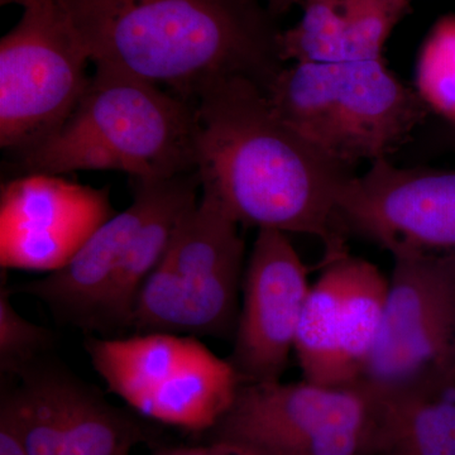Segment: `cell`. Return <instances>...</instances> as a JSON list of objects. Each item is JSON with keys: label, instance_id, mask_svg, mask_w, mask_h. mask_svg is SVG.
I'll use <instances>...</instances> for the list:
<instances>
[{"label": "cell", "instance_id": "1", "mask_svg": "<svg viewBox=\"0 0 455 455\" xmlns=\"http://www.w3.org/2000/svg\"><path fill=\"white\" fill-rule=\"evenodd\" d=\"M196 171L238 224L322 239L324 262L348 253L337 221L353 167L334 160L281 118L265 90L230 77L196 100Z\"/></svg>", "mask_w": 455, "mask_h": 455}, {"label": "cell", "instance_id": "2", "mask_svg": "<svg viewBox=\"0 0 455 455\" xmlns=\"http://www.w3.org/2000/svg\"><path fill=\"white\" fill-rule=\"evenodd\" d=\"M92 64L196 103L247 77L263 90L283 68L280 29L263 0H65Z\"/></svg>", "mask_w": 455, "mask_h": 455}, {"label": "cell", "instance_id": "3", "mask_svg": "<svg viewBox=\"0 0 455 455\" xmlns=\"http://www.w3.org/2000/svg\"><path fill=\"white\" fill-rule=\"evenodd\" d=\"M196 107L133 75L95 66L70 116L14 155L20 175L119 171L137 181L196 172Z\"/></svg>", "mask_w": 455, "mask_h": 455}, {"label": "cell", "instance_id": "4", "mask_svg": "<svg viewBox=\"0 0 455 455\" xmlns=\"http://www.w3.org/2000/svg\"><path fill=\"white\" fill-rule=\"evenodd\" d=\"M266 95L293 130L350 167L387 158L429 110L383 59L283 66Z\"/></svg>", "mask_w": 455, "mask_h": 455}, {"label": "cell", "instance_id": "5", "mask_svg": "<svg viewBox=\"0 0 455 455\" xmlns=\"http://www.w3.org/2000/svg\"><path fill=\"white\" fill-rule=\"evenodd\" d=\"M238 226L220 200L202 188L140 287L131 326L142 333L235 338L244 275Z\"/></svg>", "mask_w": 455, "mask_h": 455}, {"label": "cell", "instance_id": "6", "mask_svg": "<svg viewBox=\"0 0 455 455\" xmlns=\"http://www.w3.org/2000/svg\"><path fill=\"white\" fill-rule=\"evenodd\" d=\"M377 416L362 381L241 383L209 442L244 455H370Z\"/></svg>", "mask_w": 455, "mask_h": 455}, {"label": "cell", "instance_id": "7", "mask_svg": "<svg viewBox=\"0 0 455 455\" xmlns=\"http://www.w3.org/2000/svg\"><path fill=\"white\" fill-rule=\"evenodd\" d=\"M22 16L0 41V146L12 155L52 133L83 97L92 64L65 0H0Z\"/></svg>", "mask_w": 455, "mask_h": 455}, {"label": "cell", "instance_id": "8", "mask_svg": "<svg viewBox=\"0 0 455 455\" xmlns=\"http://www.w3.org/2000/svg\"><path fill=\"white\" fill-rule=\"evenodd\" d=\"M86 349L110 392L145 418L179 429L211 430L241 385L230 362L193 335L92 338Z\"/></svg>", "mask_w": 455, "mask_h": 455}, {"label": "cell", "instance_id": "9", "mask_svg": "<svg viewBox=\"0 0 455 455\" xmlns=\"http://www.w3.org/2000/svg\"><path fill=\"white\" fill-rule=\"evenodd\" d=\"M361 379L377 396L455 390V253L398 252Z\"/></svg>", "mask_w": 455, "mask_h": 455}, {"label": "cell", "instance_id": "10", "mask_svg": "<svg viewBox=\"0 0 455 455\" xmlns=\"http://www.w3.org/2000/svg\"><path fill=\"white\" fill-rule=\"evenodd\" d=\"M337 221L344 235L391 254L455 253V171L401 169L382 158L341 190Z\"/></svg>", "mask_w": 455, "mask_h": 455}, {"label": "cell", "instance_id": "11", "mask_svg": "<svg viewBox=\"0 0 455 455\" xmlns=\"http://www.w3.org/2000/svg\"><path fill=\"white\" fill-rule=\"evenodd\" d=\"M114 214L107 188L60 175H20L0 193V265L57 271Z\"/></svg>", "mask_w": 455, "mask_h": 455}, {"label": "cell", "instance_id": "12", "mask_svg": "<svg viewBox=\"0 0 455 455\" xmlns=\"http://www.w3.org/2000/svg\"><path fill=\"white\" fill-rule=\"evenodd\" d=\"M307 269L286 233L260 229L244 268L235 346L241 383L281 381L309 293Z\"/></svg>", "mask_w": 455, "mask_h": 455}, {"label": "cell", "instance_id": "13", "mask_svg": "<svg viewBox=\"0 0 455 455\" xmlns=\"http://www.w3.org/2000/svg\"><path fill=\"white\" fill-rule=\"evenodd\" d=\"M155 184L136 180L131 205L99 228L64 267L9 290L44 301L59 319L84 329H99L116 275L151 209Z\"/></svg>", "mask_w": 455, "mask_h": 455}, {"label": "cell", "instance_id": "14", "mask_svg": "<svg viewBox=\"0 0 455 455\" xmlns=\"http://www.w3.org/2000/svg\"><path fill=\"white\" fill-rule=\"evenodd\" d=\"M300 7L301 20L278 36L283 64L382 59L390 20L379 0H304Z\"/></svg>", "mask_w": 455, "mask_h": 455}, {"label": "cell", "instance_id": "15", "mask_svg": "<svg viewBox=\"0 0 455 455\" xmlns=\"http://www.w3.org/2000/svg\"><path fill=\"white\" fill-rule=\"evenodd\" d=\"M199 188H202V182L197 171L156 181L151 209L116 275L101 313L99 329L131 326L140 287L164 259L182 217L199 200Z\"/></svg>", "mask_w": 455, "mask_h": 455}, {"label": "cell", "instance_id": "16", "mask_svg": "<svg viewBox=\"0 0 455 455\" xmlns=\"http://www.w3.org/2000/svg\"><path fill=\"white\" fill-rule=\"evenodd\" d=\"M146 438L136 419L60 368L56 433L46 455H131Z\"/></svg>", "mask_w": 455, "mask_h": 455}, {"label": "cell", "instance_id": "17", "mask_svg": "<svg viewBox=\"0 0 455 455\" xmlns=\"http://www.w3.org/2000/svg\"><path fill=\"white\" fill-rule=\"evenodd\" d=\"M370 455H455V390H407L377 396Z\"/></svg>", "mask_w": 455, "mask_h": 455}, {"label": "cell", "instance_id": "18", "mask_svg": "<svg viewBox=\"0 0 455 455\" xmlns=\"http://www.w3.org/2000/svg\"><path fill=\"white\" fill-rule=\"evenodd\" d=\"M347 254L325 263L322 276L311 284L296 331L293 350L304 379L317 385H349L340 358V307Z\"/></svg>", "mask_w": 455, "mask_h": 455}, {"label": "cell", "instance_id": "19", "mask_svg": "<svg viewBox=\"0 0 455 455\" xmlns=\"http://www.w3.org/2000/svg\"><path fill=\"white\" fill-rule=\"evenodd\" d=\"M340 307V358L347 383L357 382L376 348L385 319L388 281L366 259L347 254Z\"/></svg>", "mask_w": 455, "mask_h": 455}, {"label": "cell", "instance_id": "20", "mask_svg": "<svg viewBox=\"0 0 455 455\" xmlns=\"http://www.w3.org/2000/svg\"><path fill=\"white\" fill-rule=\"evenodd\" d=\"M416 92L429 110L455 123V16L436 20L425 38L415 71Z\"/></svg>", "mask_w": 455, "mask_h": 455}, {"label": "cell", "instance_id": "21", "mask_svg": "<svg viewBox=\"0 0 455 455\" xmlns=\"http://www.w3.org/2000/svg\"><path fill=\"white\" fill-rule=\"evenodd\" d=\"M7 283L0 284V368L17 374L46 352L52 339L47 329L25 319L11 302Z\"/></svg>", "mask_w": 455, "mask_h": 455}, {"label": "cell", "instance_id": "22", "mask_svg": "<svg viewBox=\"0 0 455 455\" xmlns=\"http://www.w3.org/2000/svg\"><path fill=\"white\" fill-rule=\"evenodd\" d=\"M0 455H29L16 415L4 394L0 403Z\"/></svg>", "mask_w": 455, "mask_h": 455}, {"label": "cell", "instance_id": "23", "mask_svg": "<svg viewBox=\"0 0 455 455\" xmlns=\"http://www.w3.org/2000/svg\"><path fill=\"white\" fill-rule=\"evenodd\" d=\"M155 455H244L235 449L227 447L220 443L209 442L205 445H180L160 449Z\"/></svg>", "mask_w": 455, "mask_h": 455}]
</instances>
